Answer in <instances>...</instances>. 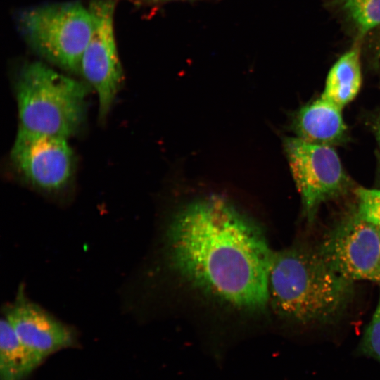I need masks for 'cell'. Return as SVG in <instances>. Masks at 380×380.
<instances>
[{"instance_id": "cell-1", "label": "cell", "mask_w": 380, "mask_h": 380, "mask_svg": "<svg viewBox=\"0 0 380 380\" xmlns=\"http://www.w3.org/2000/svg\"><path fill=\"white\" fill-rule=\"evenodd\" d=\"M165 239L170 264L193 286L245 311L269 303L273 252L258 226L228 201L212 196L187 203Z\"/></svg>"}, {"instance_id": "cell-2", "label": "cell", "mask_w": 380, "mask_h": 380, "mask_svg": "<svg viewBox=\"0 0 380 380\" xmlns=\"http://www.w3.org/2000/svg\"><path fill=\"white\" fill-rule=\"evenodd\" d=\"M353 282L333 270L317 250L285 248L272 254L269 303L287 321L303 325L327 324L348 304Z\"/></svg>"}, {"instance_id": "cell-3", "label": "cell", "mask_w": 380, "mask_h": 380, "mask_svg": "<svg viewBox=\"0 0 380 380\" xmlns=\"http://www.w3.org/2000/svg\"><path fill=\"white\" fill-rule=\"evenodd\" d=\"M21 128L68 139L83 123L87 88L41 62L26 63L15 82Z\"/></svg>"}, {"instance_id": "cell-4", "label": "cell", "mask_w": 380, "mask_h": 380, "mask_svg": "<svg viewBox=\"0 0 380 380\" xmlns=\"http://www.w3.org/2000/svg\"><path fill=\"white\" fill-rule=\"evenodd\" d=\"M18 24L34 52L65 70L80 72L93 29L89 8L78 1L36 6L22 11Z\"/></svg>"}, {"instance_id": "cell-5", "label": "cell", "mask_w": 380, "mask_h": 380, "mask_svg": "<svg viewBox=\"0 0 380 380\" xmlns=\"http://www.w3.org/2000/svg\"><path fill=\"white\" fill-rule=\"evenodd\" d=\"M284 147L304 215L311 222L323 203L346 191L348 177L333 146L293 137L284 139Z\"/></svg>"}, {"instance_id": "cell-6", "label": "cell", "mask_w": 380, "mask_h": 380, "mask_svg": "<svg viewBox=\"0 0 380 380\" xmlns=\"http://www.w3.org/2000/svg\"><path fill=\"white\" fill-rule=\"evenodd\" d=\"M116 0H91L93 29L83 53L80 73L96 90L101 120L108 115L123 81L114 33Z\"/></svg>"}, {"instance_id": "cell-7", "label": "cell", "mask_w": 380, "mask_h": 380, "mask_svg": "<svg viewBox=\"0 0 380 380\" xmlns=\"http://www.w3.org/2000/svg\"><path fill=\"white\" fill-rule=\"evenodd\" d=\"M317 251L345 279L380 283V229L355 215L334 228Z\"/></svg>"}, {"instance_id": "cell-8", "label": "cell", "mask_w": 380, "mask_h": 380, "mask_svg": "<svg viewBox=\"0 0 380 380\" xmlns=\"http://www.w3.org/2000/svg\"><path fill=\"white\" fill-rule=\"evenodd\" d=\"M11 158L34 187L48 192L63 190L74 170V156L67 139L19 128Z\"/></svg>"}, {"instance_id": "cell-9", "label": "cell", "mask_w": 380, "mask_h": 380, "mask_svg": "<svg viewBox=\"0 0 380 380\" xmlns=\"http://www.w3.org/2000/svg\"><path fill=\"white\" fill-rule=\"evenodd\" d=\"M3 312L20 341L40 363L49 355L76 343L72 327L29 298L23 286Z\"/></svg>"}, {"instance_id": "cell-10", "label": "cell", "mask_w": 380, "mask_h": 380, "mask_svg": "<svg viewBox=\"0 0 380 380\" xmlns=\"http://www.w3.org/2000/svg\"><path fill=\"white\" fill-rule=\"evenodd\" d=\"M343 108L320 96L300 108L291 122L295 137L308 143L334 146L346 137Z\"/></svg>"}, {"instance_id": "cell-11", "label": "cell", "mask_w": 380, "mask_h": 380, "mask_svg": "<svg viewBox=\"0 0 380 380\" xmlns=\"http://www.w3.org/2000/svg\"><path fill=\"white\" fill-rule=\"evenodd\" d=\"M360 49L343 54L328 72L321 96L343 108L357 95L362 84Z\"/></svg>"}, {"instance_id": "cell-12", "label": "cell", "mask_w": 380, "mask_h": 380, "mask_svg": "<svg viewBox=\"0 0 380 380\" xmlns=\"http://www.w3.org/2000/svg\"><path fill=\"white\" fill-rule=\"evenodd\" d=\"M39 364L3 315L0 323L1 380H23Z\"/></svg>"}, {"instance_id": "cell-13", "label": "cell", "mask_w": 380, "mask_h": 380, "mask_svg": "<svg viewBox=\"0 0 380 380\" xmlns=\"http://www.w3.org/2000/svg\"><path fill=\"white\" fill-rule=\"evenodd\" d=\"M360 35L380 26V0H335Z\"/></svg>"}, {"instance_id": "cell-14", "label": "cell", "mask_w": 380, "mask_h": 380, "mask_svg": "<svg viewBox=\"0 0 380 380\" xmlns=\"http://www.w3.org/2000/svg\"><path fill=\"white\" fill-rule=\"evenodd\" d=\"M355 196L357 207L354 215L380 229V190L358 187Z\"/></svg>"}, {"instance_id": "cell-15", "label": "cell", "mask_w": 380, "mask_h": 380, "mask_svg": "<svg viewBox=\"0 0 380 380\" xmlns=\"http://www.w3.org/2000/svg\"><path fill=\"white\" fill-rule=\"evenodd\" d=\"M357 353L380 363V295L372 319L357 348Z\"/></svg>"}, {"instance_id": "cell-16", "label": "cell", "mask_w": 380, "mask_h": 380, "mask_svg": "<svg viewBox=\"0 0 380 380\" xmlns=\"http://www.w3.org/2000/svg\"><path fill=\"white\" fill-rule=\"evenodd\" d=\"M379 58H380V37L379 38L377 44L375 46V49H374L375 60H378Z\"/></svg>"}, {"instance_id": "cell-17", "label": "cell", "mask_w": 380, "mask_h": 380, "mask_svg": "<svg viewBox=\"0 0 380 380\" xmlns=\"http://www.w3.org/2000/svg\"><path fill=\"white\" fill-rule=\"evenodd\" d=\"M375 131H376V136L377 141L380 148V120H379V122H377L376 125Z\"/></svg>"}]
</instances>
